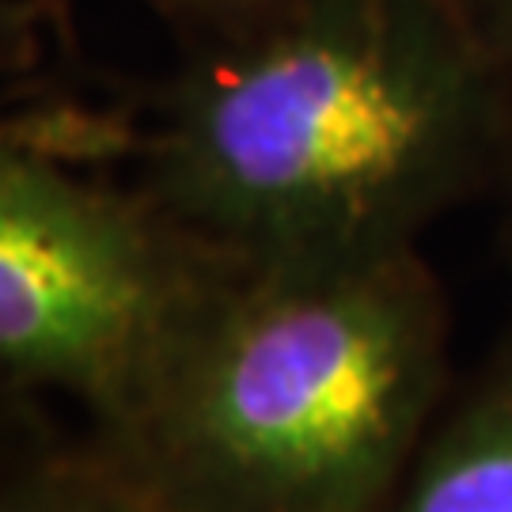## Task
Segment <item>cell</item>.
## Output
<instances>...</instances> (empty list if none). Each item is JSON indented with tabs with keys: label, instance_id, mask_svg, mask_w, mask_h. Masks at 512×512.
<instances>
[{
	"label": "cell",
	"instance_id": "1",
	"mask_svg": "<svg viewBox=\"0 0 512 512\" xmlns=\"http://www.w3.org/2000/svg\"><path fill=\"white\" fill-rule=\"evenodd\" d=\"M129 148L133 183L239 262L421 247L509 175L459 0H285L198 42Z\"/></svg>",
	"mask_w": 512,
	"mask_h": 512
},
{
	"label": "cell",
	"instance_id": "2",
	"mask_svg": "<svg viewBox=\"0 0 512 512\" xmlns=\"http://www.w3.org/2000/svg\"><path fill=\"white\" fill-rule=\"evenodd\" d=\"M421 247L232 262L126 421L88 433L160 512H387L448 391Z\"/></svg>",
	"mask_w": 512,
	"mask_h": 512
},
{
	"label": "cell",
	"instance_id": "4",
	"mask_svg": "<svg viewBox=\"0 0 512 512\" xmlns=\"http://www.w3.org/2000/svg\"><path fill=\"white\" fill-rule=\"evenodd\" d=\"M387 512H512V315L471 384L437 410Z\"/></svg>",
	"mask_w": 512,
	"mask_h": 512
},
{
	"label": "cell",
	"instance_id": "3",
	"mask_svg": "<svg viewBox=\"0 0 512 512\" xmlns=\"http://www.w3.org/2000/svg\"><path fill=\"white\" fill-rule=\"evenodd\" d=\"M236 258L0 118V380L126 421Z\"/></svg>",
	"mask_w": 512,
	"mask_h": 512
},
{
	"label": "cell",
	"instance_id": "9",
	"mask_svg": "<svg viewBox=\"0 0 512 512\" xmlns=\"http://www.w3.org/2000/svg\"><path fill=\"white\" fill-rule=\"evenodd\" d=\"M31 12L19 0H0V65H16L31 50Z\"/></svg>",
	"mask_w": 512,
	"mask_h": 512
},
{
	"label": "cell",
	"instance_id": "10",
	"mask_svg": "<svg viewBox=\"0 0 512 512\" xmlns=\"http://www.w3.org/2000/svg\"><path fill=\"white\" fill-rule=\"evenodd\" d=\"M42 8H46V16L65 19V0H42Z\"/></svg>",
	"mask_w": 512,
	"mask_h": 512
},
{
	"label": "cell",
	"instance_id": "6",
	"mask_svg": "<svg viewBox=\"0 0 512 512\" xmlns=\"http://www.w3.org/2000/svg\"><path fill=\"white\" fill-rule=\"evenodd\" d=\"M467 27L475 35L478 50L486 57V69L494 76L497 99L509 122V175L501 194L512 202V0H459Z\"/></svg>",
	"mask_w": 512,
	"mask_h": 512
},
{
	"label": "cell",
	"instance_id": "5",
	"mask_svg": "<svg viewBox=\"0 0 512 512\" xmlns=\"http://www.w3.org/2000/svg\"><path fill=\"white\" fill-rule=\"evenodd\" d=\"M0 512H160L95 448L57 425L0 444Z\"/></svg>",
	"mask_w": 512,
	"mask_h": 512
},
{
	"label": "cell",
	"instance_id": "7",
	"mask_svg": "<svg viewBox=\"0 0 512 512\" xmlns=\"http://www.w3.org/2000/svg\"><path fill=\"white\" fill-rule=\"evenodd\" d=\"M141 4L179 23L183 31L194 35V42H205V38L232 35L239 27L255 23L285 0H141Z\"/></svg>",
	"mask_w": 512,
	"mask_h": 512
},
{
	"label": "cell",
	"instance_id": "8",
	"mask_svg": "<svg viewBox=\"0 0 512 512\" xmlns=\"http://www.w3.org/2000/svg\"><path fill=\"white\" fill-rule=\"evenodd\" d=\"M38 403H42L38 395L8 384V380H0V444L54 425V418H46V410Z\"/></svg>",
	"mask_w": 512,
	"mask_h": 512
}]
</instances>
